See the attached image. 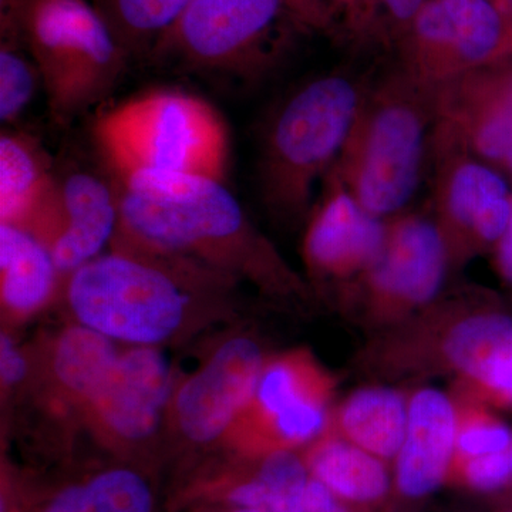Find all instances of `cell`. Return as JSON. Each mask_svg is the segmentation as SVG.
Listing matches in <instances>:
<instances>
[{
	"label": "cell",
	"mask_w": 512,
	"mask_h": 512,
	"mask_svg": "<svg viewBox=\"0 0 512 512\" xmlns=\"http://www.w3.org/2000/svg\"><path fill=\"white\" fill-rule=\"evenodd\" d=\"M110 177L120 200L111 244L192 262L232 281L249 279L269 292L301 291L298 276L254 227L224 180L167 171Z\"/></svg>",
	"instance_id": "1"
},
{
	"label": "cell",
	"mask_w": 512,
	"mask_h": 512,
	"mask_svg": "<svg viewBox=\"0 0 512 512\" xmlns=\"http://www.w3.org/2000/svg\"><path fill=\"white\" fill-rule=\"evenodd\" d=\"M227 276L171 256L111 244L63 282L77 323L131 346H158L224 306Z\"/></svg>",
	"instance_id": "2"
},
{
	"label": "cell",
	"mask_w": 512,
	"mask_h": 512,
	"mask_svg": "<svg viewBox=\"0 0 512 512\" xmlns=\"http://www.w3.org/2000/svg\"><path fill=\"white\" fill-rule=\"evenodd\" d=\"M369 87L356 74L325 73L276 104L258 156L259 194L276 217L295 221L312 211L316 184L338 163Z\"/></svg>",
	"instance_id": "3"
},
{
	"label": "cell",
	"mask_w": 512,
	"mask_h": 512,
	"mask_svg": "<svg viewBox=\"0 0 512 512\" xmlns=\"http://www.w3.org/2000/svg\"><path fill=\"white\" fill-rule=\"evenodd\" d=\"M436 89L396 69L370 84L338 163L329 174L363 210L392 220L412 201L431 146Z\"/></svg>",
	"instance_id": "4"
},
{
	"label": "cell",
	"mask_w": 512,
	"mask_h": 512,
	"mask_svg": "<svg viewBox=\"0 0 512 512\" xmlns=\"http://www.w3.org/2000/svg\"><path fill=\"white\" fill-rule=\"evenodd\" d=\"M0 29L32 57L60 126L107 99L130 63L90 0H0Z\"/></svg>",
	"instance_id": "5"
},
{
	"label": "cell",
	"mask_w": 512,
	"mask_h": 512,
	"mask_svg": "<svg viewBox=\"0 0 512 512\" xmlns=\"http://www.w3.org/2000/svg\"><path fill=\"white\" fill-rule=\"evenodd\" d=\"M94 146L110 175L167 171L224 180L227 123L212 104L178 89H157L99 114Z\"/></svg>",
	"instance_id": "6"
},
{
	"label": "cell",
	"mask_w": 512,
	"mask_h": 512,
	"mask_svg": "<svg viewBox=\"0 0 512 512\" xmlns=\"http://www.w3.org/2000/svg\"><path fill=\"white\" fill-rule=\"evenodd\" d=\"M285 22L298 26L288 0H192L150 59L254 79L279 56Z\"/></svg>",
	"instance_id": "7"
},
{
	"label": "cell",
	"mask_w": 512,
	"mask_h": 512,
	"mask_svg": "<svg viewBox=\"0 0 512 512\" xmlns=\"http://www.w3.org/2000/svg\"><path fill=\"white\" fill-rule=\"evenodd\" d=\"M397 52V69L431 89L510 60L512 0H426Z\"/></svg>",
	"instance_id": "8"
},
{
	"label": "cell",
	"mask_w": 512,
	"mask_h": 512,
	"mask_svg": "<svg viewBox=\"0 0 512 512\" xmlns=\"http://www.w3.org/2000/svg\"><path fill=\"white\" fill-rule=\"evenodd\" d=\"M436 224L451 262L495 248L508 227L512 190L500 168L463 148L431 140Z\"/></svg>",
	"instance_id": "9"
},
{
	"label": "cell",
	"mask_w": 512,
	"mask_h": 512,
	"mask_svg": "<svg viewBox=\"0 0 512 512\" xmlns=\"http://www.w3.org/2000/svg\"><path fill=\"white\" fill-rule=\"evenodd\" d=\"M264 366L255 340L247 336L225 340L175 389L170 404L175 429L194 444L220 440L247 409Z\"/></svg>",
	"instance_id": "10"
},
{
	"label": "cell",
	"mask_w": 512,
	"mask_h": 512,
	"mask_svg": "<svg viewBox=\"0 0 512 512\" xmlns=\"http://www.w3.org/2000/svg\"><path fill=\"white\" fill-rule=\"evenodd\" d=\"M431 138L494 167L512 165V59L436 87Z\"/></svg>",
	"instance_id": "11"
},
{
	"label": "cell",
	"mask_w": 512,
	"mask_h": 512,
	"mask_svg": "<svg viewBox=\"0 0 512 512\" xmlns=\"http://www.w3.org/2000/svg\"><path fill=\"white\" fill-rule=\"evenodd\" d=\"M173 369L156 346L121 353L84 413L97 436L117 447L153 439L173 400Z\"/></svg>",
	"instance_id": "12"
},
{
	"label": "cell",
	"mask_w": 512,
	"mask_h": 512,
	"mask_svg": "<svg viewBox=\"0 0 512 512\" xmlns=\"http://www.w3.org/2000/svg\"><path fill=\"white\" fill-rule=\"evenodd\" d=\"M450 266L436 221L421 215L387 220L386 244L360 288L383 312H406L436 298Z\"/></svg>",
	"instance_id": "13"
},
{
	"label": "cell",
	"mask_w": 512,
	"mask_h": 512,
	"mask_svg": "<svg viewBox=\"0 0 512 512\" xmlns=\"http://www.w3.org/2000/svg\"><path fill=\"white\" fill-rule=\"evenodd\" d=\"M386 238L387 221L363 210L345 185L329 174L303 239L309 274L320 282L362 285Z\"/></svg>",
	"instance_id": "14"
},
{
	"label": "cell",
	"mask_w": 512,
	"mask_h": 512,
	"mask_svg": "<svg viewBox=\"0 0 512 512\" xmlns=\"http://www.w3.org/2000/svg\"><path fill=\"white\" fill-rule=\"evenodd\" d=\"M60 232L50 247L63 282L111 247L120 224L117 185L110 175L87 170H57Z\"/></svg>",
	"instance_id": "15"
},
{
	"label": "cell",
	"mask_w": 512,
	"mask_h": 512,
	"mask_svg": "<svg viewBox=\"0 0 512 512\" xmlns=\"http://www.w3.org/2000/svg\"><path fill=\"white\" fill-rule=\"evenodd\" d=\"M457 430L458 412L447 394L430 387L413 394L396 457L397 487L406 497H424L443 484L456 453Z\"/></svg>",
	"instance_id": "16"
},
{
	"label": "cell",
	"mask_w": 512,
	"mask_h": 512,
	"mask_svg": "<svg viewBox=\"0 0 512 512\" xmlns=\"http://www.w3.org/2000/svg\"><path fill=\"white\" fill-rule=\"evenodd\" d=\"M57 170L39 138L22 130L0 137V224L29 229L55 200Z\"/></svg>",
	"instance_id": "17"
},
{
	"label": "cell",
	"mask_w": 512,
	"mask_h": 512,
	"mask_svg": "<svg viewBox=\"0 0 512 512\" xmlns=\"http://www.w3.org/2000/svg\"><path fill=\"white\" fill-rule=\"evenodd\" d=\"M63 288L50 249L28 229L0 224V295L8 318L26 319Z\"/></svg>",
	"instance_id": "18"
},
{
	"label": "cell",
	"mask_w": 512,
	"mask_h": 512,
	"mask_svg": "<svg viewBox=\"0 0 512 512\" xmlns=\"http://www.w3.org/2000/svg\"><path fill=\"white\" fill-rule=\"evenodd\" d=\"M329 393V379L311 357L293 353L271 360L265 363L254 397L229 431V436L239 443H247L279 414L309 400L329 399Z\"/></svg>",
	"instance_id": "19"
},
{
	"label": "cell",
	"mask_w": 512,
	"mask_h": 512,
	"mask_svg": "<svg viewBox=\"0 0 512 512\" xmlns=\"http://www.w3.org/2000/svg\"><path fill=\"white\" fill-rule=\"evenodd\" d=\"M121 353L116 342L87 326L63 329L52 345L49 373L64 403L86 409L109 379Z\"/></svg>",
	"instance_id": "20"
},
{
	"label": "cell",
	"mask_w": 512,
	"mask_h": 512,
	"mask_svg": "<svg viewBox=\"0 0 512 512\" xmlns=\"http://www.w3.org/2000/svg\"><path fill=\"white\" fill-rule=\"evenodd\" d=\"M409 403L387 387H367L348 397L338 413L340 434L373 456L397 457L406 437Z\"/></svg>",
	"instance_id": "21"
},
{
	"label": "cell",
	"mask_w": 512,
	"mask_h": 512,
	"mask_svg": "<svg viewBox=\"0 0 512 512\" xmlns=\"http://www.w3.org/2000/svg\"><path fill=\"white\" fill-rule=\"evenodd\" d=\"M426 0H328V32L367 50L397 49Z\"/></svg>",
	"instance_id": "22"
},
{
	"label": "cell",
	"mask_w": 512,
	"mask_h": 512,
	"mask_svg": "<svg viewBox=\"0 0 512 512\" xmlns=\"http://www.w3.org/2000/svg\"><path fill=\"white\" fill-rule=\"evenodd\" d=\"M308 467L313 478L343 500L373 503L389 493L390 476L382 458L346 439H326L312 447Z\"/></svg>",
	"instance_id": "23"
},
{
	"label": "cell",
	"mask_w": 512,
	"mask_h": 512,
	"mask_svg": "<svg viewBox=\"0 0 512 512\" xmlns=\"http://www.w3.org/2000/svg\"><path fill=\"white\" fill-rule=\"evenodd\" d=\"M443 355L461 376L480 383L494 363L512 355V315L501 311L467 315L444 336Z\"/></svg>",
	"instance_id": "24"
},
{
	"label": "cell",
	"mask_w": 512,
	"mask_h": 512,
	"mask_svg": "<svg viewBox=\"0 0 512 512\" xmlns=\"http://www.w3.org/2000/svg\"><path fill=\"white\" fill-rule=\"evenodd\" d=\"M131 59L150 57L192 0H90Z\"/></svg>",
	"instance_id": "25"
},
{
	"label": "cell",
	"mask_w": 512,
	"mask_h": 512,
	"mask_svg": "<svg viewBox=\"0 0 512 512\" xmlns=\"http://www.w3.org/2000/svg\"><path fill=\"white\" fill-rule=\"evenodd\" d=\"M153 507V491L140 474L111 468L63 488L43 512H153Z\"/></svg>",
	"instance_id": "26"
},
{
	"label": "cell",
	"mask_w": 512,
	"mask_h": 512,
	"mask_svg": "<svg viewBox=\"0 0 512 512\" xmlns=\"http://www.w3.org/2000/svg\"><path fill=\"white\" fill-rule=\"evenodd\" d=\"M42 87L39 70L25 47L2 37L0 43V120L12 126L23 116Z\"/></svg>",
	"instance_id": "27"
},
{
	"label": "cell",
	"mask_w": 512,
	"mask_h": 512,
	"mask_svg": "<svg viewBox=\"0 0 512 512\" xmlns=\"http://www.w3.org/2000/svg\"><path fill=\"white\" fill-rule=\"evenodd\" d=\"M259 480L268 491L266 512H303L308 470L291 450L268 453L259 467Z\"/></svg>",
	"instance_id": "28"
},
{
	"label": "cell",
	"mask_w": 512,
	"mask_h": 512,
	"mask_svg": "<svg viewBox=\"0 0 512 512\" xmlns=\"http://www.w3.org/2000/svg\"><path fill=\"white\" fill-rule=\"evenodd\" d=\"M512 446V430L504 421L484 410L468 409L458 413L456 453L464 460L504 453Z\"/></svg>",
	"instance_id": "29"
},
{
	"label": "cell",
	"mask_w": 512,
	"mask_h": 512,
	"mask_svg": "<svg viewBox=\"0 0 512 512\" xmlns=\"http://www.w3.org/2000/svg\"><path fill=\"white\" fill-rule=\"evenodd\" d=\"M464 477L471 488L481 493L503 490L512 481L510 453L504 451L468 458L464 464Z\"/></svg>",
	"instance_id": "30"
},
{
	"label": "cell",
	"mask_w": 512,
	"mask_h": 512,
	"mask_svg": "<svg viewBox=\"0 0 512 512\" xmlns=\"http://www.w3.org/2000/svg\"><path fill=\"white\" fill-rule=\"evenodd\" d=\"M477 386L487 399L501 406H512V355L494 363Z\"/></svg>",
	"instance_id": "31"
},
{
	"label": "cell",
	"mask_w": 512,
	"mask_h": 512,
	"mask_svg": "<svg viewBox=\"0 0 512 512\" xmlns=\"http://www.w3.org/2000/svg\"><path fill=\"white\" fill-rule=\"evenodd\" d=\"M29 363L8 333L0 336V376L2 386L12 389L28 377Z\"/></svg>",
	"instance_id": "32"
},
{
	"label": "cell",
	"mask_w": 512,
	"mask_h": 512,
	"mask_svg": "<svg viewBox=\"0 0 512 512\" xmlns=\"http://www.w3.org/2000/svg\"><path fill=\"white\" fill-rule=\"evenodd\" d=\"M299 29L328 32V0H288Z\"/></svg>",
	"instance_id": "33"
},
{
	"label": "cell",
	"mask_w": 512,
	"mask_h": 512,
	"mask_svg": "<svg viewBox=\"0 0 512 512\" xmlns=\"http://www.w3.org/2000/svg\"><path fill=\"white\" fill-rule=\"evenodd\" d=\"M229 504L235 508H251L266 512L268 507V491L258 477L235 485L228 493Z\"/></svg>",
	"instance_id": "34"
},
{
	"label": "cell",
	"mask_w": 512,
	"mask_h": 512,
	"mask_svg": "<svg viewBox=\"0 0 512 512\" xmlns=\"http://www.w3.org/2000/svg\"><path fill=\"white\" fill-rule=\"evenodd\" d=\"M303 512H350L338 495L316 478L309 480L303 500Z\"/></svg>",
	"instance_id": "35"
},
{
	"label": "cell",
	"mask_w": 512,
	"mask_h": 512,
	"mask_svg": "<svg viewBox=\"0 0 512 512\" xmlns=\"http://www.w3.org/2000/svg\"><path fill=\"white\" fill-rule=\"evenodd\" d=\"M494 249L498 274L505 284L512 286V212L508 227Z\"/></svg>",
	"instance_id": "36"
},
{
	"label": "cell",
	"mask_w": 512,
	"mask_h": 512,
	"mask_svg": "<svg viewBox=\"0 0 512 512\" xmlns=\"http://www.w3.org/2000/svg\"><path fill=\"white\" fill-rule=\"evenodd\" d=\"M232 512H264L261 510H251V508H235Z\"/></svg>",
	"instance_id": "37"
},
{
	"label": "cell",
	"mask_w": 512,
	"mask_h": 512,
	"mask_svg": "<svg viewBox=\"0 0 512 512\" xmlns=\"http://www.w3.org/2000/svg\"><path fill=\"white\" fill-rule=\"evenodd\" d=\"M508 453H510L511 463H512V446H511L510 450H508Z\"/></svg>",
	"instance_id": "38"
}]
</instances>
